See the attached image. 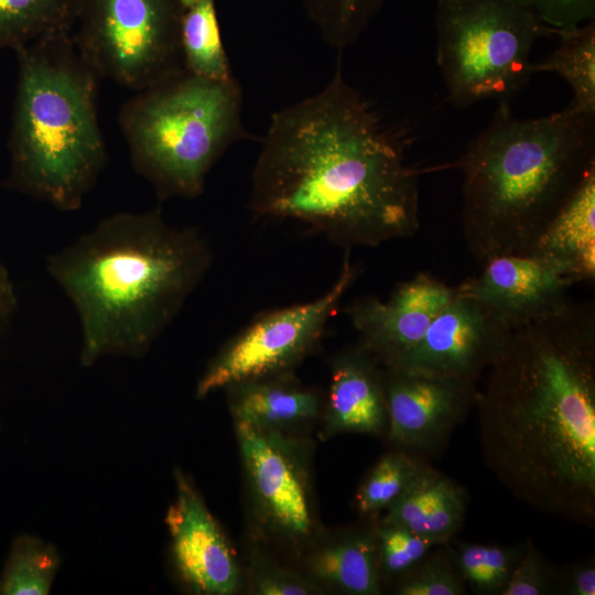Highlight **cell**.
<instances>
[{
	"label": "cell",
	"instance_id": "cell-34",
	"mask_svg": "<svg viewBox=\"0 0 595 595\" xmlns=\"http://www.w3.org/2000/svg\"><path fill=\"white\" fill-rule=\"evenodd\" d=\"M17 304L14 285L7 269L0 262V333L10 323Z\"/></svg>",
	"mask_w": 595,
	"mask_h": 595
},
{
	"label": "cell",
	"instance_id": "cell-19",
	"mask_svg": "<svg viewBox=\"0 0 595 595\" xmlns=\"http://www.w3.org/2000/svg\"><path fill=\"white\" fill-rule=\"evenodd\" d=\"M237 421L278 431L309 421L318 413L315 392L289 378V372L264 376L227 387Z\"/></svg>",
	"mask_w": 595,
	"mask_h": 595
},
{
	"label": "cell",
	"instance_id": "cell-9",
	"mask_svg": "<svg viewBox=\"0 0 595 595\" xmlns=\"http://www.w3.org/2000/svg\"><path fill=\"white\" fill-rule=\"evenodd\" d=\"M345 257L334 284L320 298L258 314L230 338L199 378L195 396L206 398L234 383L289 372L320 343L329 320L360 273Z\"/></svg>",
	"mask_w": 595,
	"mask_h": 595
},
{
	"label": "cell",
	"instance_id": "cell-4",
	"mask_svg": "<svg viewBox=\"0 0 595 595\" xmlns=\"http://www.w3.org/2000/svg\"><path fill=\"white\" fill-rule=\"evenodd\" d=\"M466 245L480 262L524 253L595 167V113L520 119L498 102L455 164Z\"/></svg>",
	"mask_w": 595,
	"mask_h": 595
},
{
	"label": "cell",
	"instance_id": "cell-33",
	"mask_svg": "<svg viewBox=\"0 0 595 595\" xmlns=\"http://www.w3.org/2000/svg\"><path fill=\"white\" fill-rule=\"evenodd\" d=\"M256 589L263 595H305L316 592L307 581L279 569H261L256 576Z\"/></svg>",
	"mask_w": 595,
	"mask_h": 595
},
{
	"label": "cell",
	"instance_id": "cell-25",
	"mask_svg": "<svg viewBox=\"0 0 595 595\" xmlns=\"http://www.w3.org/2000/svg\"><path fill=\"white\" fill-rule=\"evenodd\" d=\"M457 572L474 594L501 595L519 563L526 542L501 545L448 541Z\"/></svg>",
	"mask_w": 595,
	"mask_h": 595
},
{
	"label": "cell",
	"instance_id": "cell-29",
	"mask_svg": "<svg viewBox=\"0 0 595 595\" xmlns=\"http://www.w3.org/2000/svg\"><path fill=\"white\" fill-rule=\"evenodd\" d=\"M376 543L381 584L397 581L434 547L443 544L400 526L380 521L376 526Z\"/></svg>",
	"mask_w": 595,
	"mask_h": 595
},
{
	"label": "cell",
	"instance_id": "cell-14",
	"mask_svg": "<svg viewBox=\"0 0 595 595\" xmlns=\"http://www.w3.org/2000/svg\"><path fill=\"white\" fill-rule=\"evenodd\" d=\"M176 497L165 515L174 567L194 593L228 595L237 589L239 570L234 552L201 495L175 473Z\"/></svg>",
	"mask_w": 595,
	"mask_h": 595
},
{
	"label": "cell",
	"instance_id": "cell-17",
	"mask_svg": "<svg viewBox=\"0 0 595 595\" xmlns=\"http://www.w3.org/2000/svg\"><path fill=\"white\" fill-rule=\"evenodd\" d=\"M467 506L465 488L426 463L380 522L447 543L463 527Z\"/></svg>",
	"mask_w": 595,
	"mask_h": 595
},
{
	"label": "cell",
	"instance_id": "cell-32",
	"mask_svg": "<svg viewBox=\"0 0 595 595\" xmlns=\"http://www.w3.org/2000/svg\"><path fill=\"white\" fill-rule=\"evenodd\" d=\"M558 595H595L594 556L558 569Z\"/></svg>",
	"mask_w": 595,
	"mask_h": 595
},
{
	"label": "cell",
	"instance_id": "cell-15",
	"mask_svg": "<svg viewBox=\"0 0 595 595\" xmlns=\"http://www.w3.org/2000/svg\"><path fill=\"white\" fill-rule=\"evenodd\" d=\"M240 451L264 518L282 533L310 534L312 517L303 469L278 431L237 421Z\"/></svg>",
	"mask_w": 595,
	"mask_h": 595
},
{
	"label": "cell",
	"instance_id": "cell-20",
	"mask_svg": "<svg viewBox=\"0 0 595 595\" xmlns=\"http://www.w3.org/2000/svg\"><path fill=\"white\" fill-rule=\"evenodd\" d=\"M311 567L317 577L343 593L380 594L376 527L353 532L327 545L314 555Z\"/></svg>",
	"mask_w": 595,
	"mask_h": 595
},
{
	"label": "cell",
	"instance_id": "cell-18",
	"mask_svg": "<svg viewBox=\"0 0 595 595\" xmlns=\"http://www.w3.org/2000/svg\"><path fill=\"white\" fill-rule=\"evenodd\" d=\"M524 253L567 266L580 281L595 277V167Z\"/></svg>",
	"mask_w": 595,
	"mask_h": 595
},
{
	"label": "cell",
	"instance_id": "cell-24",
	"mask_svg": "<svg viewBox=\"0 0 595 595\" xmlns=\"http://www.w3.org/2000/svg\"><path fill=\"white\" fill-rule=\"evenodd\" d=\"M60 564L50 542L30 533L15 537L0 574V595H47Z\"/></svg>",
	"mask_w": 595,
	"mask_h": 595
},
{
	"label": "cell",
	"instance_id": "cell-5",
	"mask_svg": "<svg viewBox=\"0 0 595 595\" xmlns=\"http://www.w3.org/2000/svg\"><path fill=\"white\" fill-rule=\"evenodd\" d=\"M18 82L4 187L57 210L80 208L107 164L97 115L100 80L73 31L15 51Z\"/></svg>",
	"mask_w": 595,
	"mask_h": 595
},
{
	"label": "cell",
	"instance_id": "cell-16",
	"mask_svg": "<svg viewBox=\"0 0 595 595\" xmlns=\"http://www.w3.org/2000/svg\"><path fill=\"white\" fill-rule=\"evenodd\" d=\"M387 431L382 367L359 344L337 355L326 402V433Z\"/></svg>",
	"mask_w": 595,
	"mask_h": 595
},
{
	"label": "cell",
	"instance_id": "cell-13",
	"mask_svg": "<svg viewBox=\"0 0 595 595\" xmlns=\"http://www.w3.org/2000/svg\"><path fill=\"white\" fill-rule=\"evenodd\" d=\"M483 267L457 292L484 303L513 327L564 307L569 291L581 282L564 263L536 253L496 256Z\"/></svg>",
	"mask_w": 595,
	"mask_h": 595
},
{
	"label": "cell",
	"instance_id": "cell-2",
	"mask_svg": "<svg viewBox=\"0 0 595 595\" xmlns=\"http://www.w3.org/2000/svg\"><path fill=\"white\" fill-rule=\"evenodd\" d=\"M483 457L538 511L595 522V307L515 327L476 402Z\"/></svg>",
	"mask_w": 595,
	"mask_h": 595
},
{
	"label": "cell",
	"instance_id": "cell-22",
	"mask_svg": "<svg viewBox=\"0 0 595 595\" xmlns=\"http://www.w3.org/2000/svg\"><path fill=\"white\" fill-rule=\"evenodd\" d=\"M182 4L180 40L185 71L217 80L232 78L215 0H182Z\"/></svg>",
	"mask_w": 595,
	"mask_h": 595
},
{
	"label": "cell",
	"instance_id": "cell-31",
	"mask_svg": "<svg viewBox=\"0 0 595 595\" xmlns=\"http://www.w3.org/2000/svg\"><path fill=\"white\" fill-rule=\"evenodd\" d=\"M534 11L547 24L562 30L595 20V0H513Z\"/></svg>",
	"mask_w": 595,
	"mask_h": 595
},
{
	"label": "cell",
	"instance_id": "cell-30",
	"mask_svg": "<svg viewBox=\"0 0 595 595\" xmlns=\"http://www.w3.org/2000/svg\"><path fill=\"white\" fill-rule=\"evenodd\" d=\"M523 554L501 595H558V569L528 538Z\"/></svg>",
	"mask_w": 595,
	"mask_h": 595
},
{
	"label": "cell",
	"instance_id": "cell-10",
	"mask_svg": "<svg viewBox=\"0 0 595 595\" xmlns=\"http://www.w3.org/2000/svg\"><path fill=\"white\" fill-rule=\"evenodd\" d=\"M387 437L428 462L441 453L479 396L477 383L382 367Z\"/></svg>",
	"mask_w": 595,
	"mask_h": 595
},
{
	"label": "cell",
	"instance_id": "cell-6",
	"mask_svg": "<svg viewBox=\"0 0 595 595\" xmlns=\"http://www.w3.org/2000/svg\"><path fill=\"white\" fill-rule=\"evenodd\" d=\"M235 77L210 79L183 71L136 94L118 121L134 171L162 202L203 194L213 166L251 136L242 125Z\"/></svg>",
	"mask_w": 595,
	"mask_h": 595
},
{
	"label": "cell",
	"instance_id": "cell-21",
	"mask_svg": "<svg viewBox=\"0 0 595 595\" xmlns=\"http://www.w3.org/2000/svg\"><path fill=\"white\" fill-rule=\"evenodd\" d=\"M559 46L543 61L531 64V72L554 73L571 87L573 111L595 113V20L559 30Z\"/></svg>",
	"mask_w": 595,
	"mask_h": 595
},
{
	"label": "cell",
	"instance_id": "cell-12",
	"mask_svg": "<svg viewBox=\"0 0 595 595\" xmlns=\"http://www.w3.org/2000/svg\"><path fill=\"white\" fill-rule=\"evenodd\" d=\"M456 288L428 272L400 283L387 301L367 295L344 310L359 345L385 368L394 367L422 339Z\"/></svg>",
	"mask_w": 595,
	"mask_h": 595
},
{
	"label": "cell",
	"instance_id": "cell-8",
	"mask_svg": "<svg viewBox=\"0 0 595 595\" xmlns=\"http://www.w3.org/2000/svg\"><path fill=\"white\" fill-rule=\"evenodd\" d=\"M182 0H82L75 44L100 79L134 91L183 72Z\"/></svg>",
	"mask_w": 595,
	"mask_h": 595
},
{
	"label": "cell",
	"instance_id": "cell-27",
	"mask_svg": "<svg viewBox=\"0 0 595 595\" xmlns=\"http://www.w3.org/2000/svg\"><path fill=\"white\" fill-rule=\"evenodd\" d=\"M322 40L342 53L377 17L386 0H301Z\"/></svg>",
	"mask_w": 595,
	"mask_h": 595
},
{
	"label": "cell",
	"instance_id": "cell-1",
	"mask_svg": "<svg viewBox=\"0 0 595 595\" xmlns=\"http://www.w3.org/2000/svg\"><path fill=\"white\" fill-rule=\"evenodd\" d=\"M317 94L272 115L251 173L248 207L292 219L351 250L413 237L420 171L412 138L344 77L340 53Z\"/></svg>",
	"mask_w": 595,
	"mask_h": 595
},
{
	"label": "cell",
	"instance_id": "cell-28",
	"mask_svg": "<svg viewBox=\"0 0 595 595\" xmlns=\"http://www.w3.org/2000/svg\"><path fill=\"white\" fill-rule=\"evenodd\" d=\"M467 586L453 562L448 542L434 547L396 581L398 595H465Z\"/></svg>",
	"mask_w": 595,
	"mask_h": 595
},
{
	"label": "cell",
	"instance_id": "cell-11",
	"mask_svg": "<svg viewBox=\"0 0 595 595\" xmlns=\"http://www.w3.org/2000/svg\"><path fill=\"white\" fill-rule=\"evenodd\" d=\"M513 328L456 290L419 344L391 368L477 383L502 354Z\"/></svg>",
	"mask_w": 595,
	"mask_h": 595
},
{
	"label": "cell",
	"instance_id": "cell-3",
	"mask_svg": "<svg viewBox=\"0 0 595 595\" xmlns=\"http://www.w3.org/2000/svg\"><path fill=\"white\" fill-rule=\"evenodd\" d=\"M213 261L197 227H174L160 208L118 213L47 257L46 270L75 307L79 360L142 357L177 316Z\"/></svg>",
	"mask_w": 595,
	"mask_h": 595
},
{
	"label": "cell",
	"instance_id": "cell-26",
	"mask_svg": "<svg viewBox=\"0 0 595 595\" xmlns=\"http://www.w3.org/2000/svg\"><path fill=\"white\" fill-rule=\"evenodd\" d=\"M429 462L394 448L382 455L370 468L355 496V506L363 516L388 509L411 485Z\"/></svg>",
	"mask_w": 595,
	"mask_h": 595
},
{
	"label": "cell",
	"instance_id": "cell-23",
	"mask_svg": "<svg viewBox=\"0 0 595 595\" xmlns=\"http://www.w3.org/2000/svg\"><path fill=\"white\" fill-rule=\"evenodd\" d=\"M82 0H0V50L74 30Z\"/></svg>",
	"mask_w": 595,
	"mask_h": 595
},
{
	"label": "cell",
	"instance_id": "cell-7",
	"mask_svg": "<svg viewBox=\"0 0 595 595\" xmlns=\"http://www.w3.org/2000/svg\"><path fill=\"white\" fill-rule=\"evenodd\" d=\"M434 21L436 63L459 109L510 102L533 75L534 43L559 31L513 0H437Z\"/></svg>",
	"mask_w": 595,
	"mask_h": 595
}]
</instances>
